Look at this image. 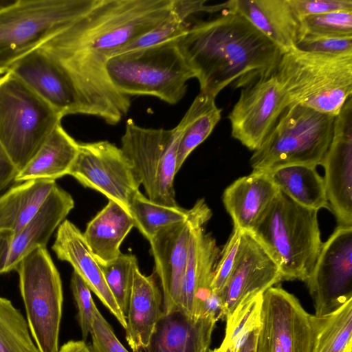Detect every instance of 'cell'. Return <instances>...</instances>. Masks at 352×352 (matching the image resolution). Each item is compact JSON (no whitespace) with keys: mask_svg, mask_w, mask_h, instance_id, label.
Listing matches in <instances>:
<instances>
[{"mask_svg":"<svg viewBox=\"0 0 352 352\" xmlns=\"http://www.w3.org/2000/svg\"><path fill=\"white\" fill-rule=\"evenodd\" d=\"M199 83L216 97L226 87H243L273 74L283 51L230 6L190 24L175 39Z\"/></svg>","mask_w":352,"mask_h":352,"instance_id":"6da1fadb","label":"cell"},{"mask_svg":"<svg viewBox=\"0 0 352 352\" xmlns=\"http://www.w3.org/2000/svg\"><path fill=\"white\" fill-rule=\"evenodd\" d=\"M63 117L83 114L115 125L130 108V97L118 92L106 74L92 68L68 71L40 47L8 71Z\"/></svg>","mask_w":352,"mask_h":352,"instance_id":"7a4b0ae2","label":"cell"},{"mask_svg":"<svg viewBox=\"0 0 352 352\" xmlns=\"http://www.w3.org/2000/svg\"><path fill=\"white\" fill-rule=\"evenodd\" d=\"M171 9L172 0H99L41 48L104 65L120 49L167 19Z\"/></svg>","mask_w":352,"mask_h":352,"instance_id":"3957f363","label":"cell"},{"mask_svg":"<svg viewBox=\"0 0 352 352\" xmlns=\"http://www.w3.org/2000/svg\"><path fill=\"white\" fill-rule=\"evenodd\" d=\"M318 212L280 191L250 232L278 265L283 280L308 279L322 245Z\"/></svg>","mask_w":352,"mask_h":352,"instance_id":"277c9868","label":"cell"},{"mask_svg":"<svg viewBox=\"0 0 352 352\" xmlns=\"http://www.w3.org/2000/svg\"><path fill=\"white\" fill-rule=\"evenodd\" d=\"M274 74L289 105L300 104L336 116L351 97L352 54L284 52Z\"/></svg>","mask_w":352,"mask_h":352,"instance_id":"5b68a950","label":"cell"},{"mask_svg":"<svg viewBox=\"0 0 352 352\" xmlns=\"http://www.w3.org/2000/svg\"><path fill=\"white\" fill-rule=\"evenodd\" d=\"M104 70L122 94L154 96L170 104L184 98L188 81L195 78L175 40L113 55Z\"/></svg>","mask_w":352,"mask_h":352,"instance_id":"8992f818","label":"cell"},{"mask_svg":"<svg viewBox=\"0 0 352 352\" xmlns=\"http://www.w3.org/2000/svg\"><path fill=\"white\" fill-rule=\"evenodd\" d=\"M99 0H7L0 8V76L92 9Z\"/></svg>","mask_w":352,"mask_h":352,"instance_id":"52a82bcc","label":"cell"},{"mask_svg":"<svg viewBox=\"0 0 352 352\" xmlns=\"http://www.w3.org/2000/svg\"><path fill=\"white\" fill-rule=\"evenodd\" d=\"M335 117L300 104L289 105L250 157L252 171L321 165L333 138Z\"/></svg>","mask_w":352,"mask_h":352,"instance_id":"ba28073f","label":"cell"},{"mask_svg":"<svg viewBox=\"0 0 352 352\" xmlns=\"http://www.w3.org/2000/svg\"><path fill=\"white\" fill-rule=\"evenodd\" d=\"M63 118L11 72L0 76V143L19 172Z\"/></svg>","mask_w":352,"mask_h":352,"instance_id":"9c48e42d","label":"cell"},{"mask_svg":"<svg viewBox=\"0 0 352 352\" xmlns=\"http://www.w3.org/2000/svg\"><path fill=\"white\" fill-rule=\"evenodd\" d=\"M15 270L27 322L39 352H58L63 288L46 247L38 248L23 258Z\"/></svg>","mask_w":352,"mask_h":352,"instance_id":"30bf717a","label":"cell"},{"mask_svg":"<svg viewBox=\"0 0 352 352\" xmlns=\"http://www.w3.org/2000/svg\"><path fill=\"white\" fill-rule=\"evenodd\" d=\"M182 129L142 127L129 119L121 138V149L133 166L146 197L169 206L175 201L174 179L177 172V150Z\"/></svg>","mask_w":352,"mask_h":352,"instance_id":"8fae6325","label":"cell"},{"mask_svg":"<svg viewBox=\"0 0 352 352\" xmlns=\"http://www.w3.org/2000/svg\"><path fill=\"white\" fill-rule=\"evenodd\" d=\"M68 175L126 210L141 185L121 148L107 140L78 142V153Z\"/></svg>","mask_w":352,"mask_h":352,"instance_id":"7c38bea8","label":"cell"},{"mask_svg":"<svg viewBox=\"0 0 352 352\" xmlns=\"http://www.w3.org/2000/svg\"><path fill=\"white\" fill-rule=\"evenodd\" d=\"M311 315L280 287L263 294L256 352H311Z\"/></svg>","mask_w":352,"mask_h":352,"instance_id":"4fadbf2b","label":"cell"},{"mask_svg":"<svg viewBox=\"0 0 352 352\" xmlns=\"http://www.w3.org/2000/svg\"><path fill=\"white\" fill-rule=\"evenodd\" d=\"M305 283L316 316L331 314L352 298V226H338L322 243Z\"/></svg>","mask_w":352,"mask_h":352,"instance_id":"5bb4252c","label":"cell"},{"mask_svg":"<svg viewBox=\"0 0 352 352\" xmlns=\"http://www.w3.org/2000/svg\"><path fill=\"white\" fill-rule=\"evenodd\" d=\"M288 106L274 73L258 78L241 88L237 102L228 113L232 136L254 151Z\"/></svg>","mask_w":352,"mask_h":352,"instance_id":"9a60e30c","label":"cell"},{"mask_svg":"<svg viewBox=\"0 0 352 352\" xmlns=\"http://www.w3.org/2000/svg\"><path fill=\"white\" fill-rule=\"evenodd\" d=\"M211 216L204 199H199L187 221L162 228L148 241L155 262L154 272L162 288L164 314L179 309L191 231L197 223L209 221Z\"/></svg>","mask_w":352,"mask_h":352,"instance_id":"2e32d148","label":"cell"},{"mask_svg":"<svg viewBox=\"0 0 352 352\" xmlns=\"http://www.w3.org/2000/svg\"><path fill=\"white\" fill-rule=\"evenodd\" d=\"M329 209L339 226H352V98L336 116L333 138L321 164Z\"/></svg>","mask_w":352,"mask_h":352,"instance_id":"e0dca14e","label":"cell"},{"mask_svg":"<svg viewBox=\"0 0 352 352\" xmlns=\"http://www.w3.org/2000/svg\"><path fill=\"white\" fill-rule=\"evenodd\" d=\"M208 221L197 223L191 231L182 285L179 309L192 318L213 311L219 300L212 291L211 283L220 250L215 239L204 229Z\"/></svg>","mask_w":352,"mask_h":352,"instance_id":"ac0fdd59","label":"cell"},{"mask_svg":"<svg viewBox=\"0 0 352 352\" xmlns=\"http://www.w3.org/2000/svg\"><path fill=\"white\" fill-rule=\"evenodd\" d=\"M282 280L278 265L265 249L251 233L242 232L234 267L219 295L222 318L246 296L263 293Z\"/></svg>","mask_w":352,"mask_h":352,"instance_id":"d6986e66","label":"cell"},{"mask_svg":"<svg viewBox=\"0 0 352 352\" xmlns=\"http://www.w3.org/2000/svg\"><path fill=\"white\" fill-rule=\"evenodd\" d=\"M74 207L72 195L56 185L34 217L14 233H0V275L15 270L19 262L52 234Z\"/></svg>","mask_w":352,"mask_h":352,"instance_id":"ffe728a7","label":"cell"},{"mask_svg":"<svg viewBox=\"0 0 352 352\" xmlns=\"http://www.w3.org/2000/svg\"><path fill=\"white\" fill-rule=\"evenodd\" d=\"M59 260L69 263L125 329L126 316L123 314L110 292L99 263L87 245L83 233L68 219L57 228L52 247Z\"/></svg>","mask_w":352,"mask_h":352,"instance_id":"44dd1931","label":"cell"},{"mask_svg":"<svg viewBox=\"0 0 352 352\" xmlns=\"http://www.w3.org/2000/svg\"><path fill=\"white\" fill-rule=\"evenodd\" d=\"M219 318L214 314L192 318L180 309L164 314L144 352H208Z\"/></svg>","mask_w":352,"mask_h":352,"instance_id":"7402d4cb","label":"cell"},{"mask_svg":"<svg viewBox=\"0 0 352 352\" xmlns=\"http://www.w3.org/2000/svg\"><path fill=\"white\" fill-rule=\"evenodd\" d=\"M279 192L267 173L252 171L236 179L223 194L234 227L251 232Z\"/></svg>","mask_w":352,"mask_h":352,"instance_id":"603a6c76","label":"cell"},{"mask_svg":"<svg viewBox=\"0 0 352 352\" xmlns=\"http://www.w3.org/2000/svg\"><path fill=\"white\" fill-rule=\"evenodd\" d=\"M157 280L155 272L146 276L138 264L135 266L125 329L126 342L134 352L148 345L163 314L162 294Z\"/></svg>","mask_w":352,"mask_h":352,"instance_id":"cb8c5ba5","label":"cell"},{"mask_svg":"<svg viewBox=\"0 0 352 352\" xmlns=\"http://www.w3.org/2000/svg\"><path fill=\"white\" fill-rule=\"evenodd\" d=\"M230 3L283 52L292 50L301 38L300 18L289 0H230Z\"/></svg>","mask_w":352,"mask_h":352,"instance_id":"d4e9b609","label":"cell"},{"mask_svg":"<svg viewBox=\"0 0 352 352\" xmlns=\"http://www.w3.org/2000/svg\"><path fill=\"white\" fill-rule=\"evenodd\" d=\"M133 227V220L128 210L109 200L87 223L83 236L98 262L104 264L122 253L120 245Z\"/></svg>","mask_w":352,"mask_h":352,"instance_id":"484cf974","label":"cell"},{"mask_svg":"<svg viewBox=\"0 0 352 352\" xmlns=\"http://www.w3.org/2000/svg\"><path fill=\"white\" fill-rule=\"evenodd\" d=\"M78 150V142L60 124L52 131L27 165L18 173L14 181H56L69 174Z\"/></svg>","mask_w":352,"mask_h":352,"instance_id":"4316f807","label":"cell"},{"mask_svg":"<svg viewBox=\"0 0 352 352\" xmlns=\"http://www.w3.org/2000/svg\"><path fill=\"white\" fill-rule=\"evenodd\" d=\"M19 183L0 196V233H14L25 227L57 185L44 179Z\"/></svg>","mask_w":352,"mask_h":352,"instance_id":"83f0119b","label":"cell"},{"mask_svg":"<svg viewBox=\"0 0 352 352\" xmlns=\"http://www.w3.org/2000/svg\"><path fill=\"white\" fill-rule=\"evenodd\" d=\"M267 173L279 190L296 204L317 211L329 209L324 178L315 167L289 165Z\"/></svg>","mask_w":352,"mask_h":352,"instance_id":"f1b7e54d","label":"cell"},{"mask_svg":"<svg viewBox=\"0 0 352 352\" xmlns=\"http://www.w3.org/2000/svg\"><path fill=\"white\" fill-rule=\"evenodd\" d=\"M216 97L199 92L178 123L182 129L177 150V172L190 154L211 134L221 118Z\"/></svg>","mask_w":352,"mask_h":352,"instance_id":"f546056e","label":"cell"},{"mask_svg":"<svg viewBox=\"0 0 352 352\" xmlns=\"http://www.w3.org/2000/svg\"><path fill=\"white\" fill-rule=\"evenodd\" d=\"M311 352H352V298L333 312L311 315Z\"/></svg>","mask_w":352,"mask_h":352,"instance_id":"4dcf8cb0","label":"cell"},{"mask_svg":"<svg viewBox=\"0 0 352 352\" xmlns=\"http://www.w3.org/2000/svg\"><path fill=\"white\" fill-rule=\"evenodd\" d=\"M128 210L135 227L149 241L162 228L187 221L192 208L185 209L179 206H169L157 204L140 190L131 199Z\"/></svg>","mask_w":352,"mask_h":352,"instance_id":"1f68e13d","label":"cell"},{"mask_svg":"<svg viewBox=\"0 0 352 352\" xmlns=\"http://www.w3.org/2000/svg\"><path fill=\"white\" fill-rule=\"evenodd\" d=\"M34 342L23 316L0 296V352H39Z\"/></svg>","mask_w":352,"mask_h":352,"instance_id":"d6a6232c","label":"cell"},{"mask_svg":"<svg viewBox=\"0 0 352 352\" xmlns=\"http://www.w3.org/2000/svg\"><path fill=\"white\" fill-rule=\"evenodd\" d=\"M263 294L246 296L226 318V333L221 344L230 346L235 352H239L240 346L249 333L258 329Z\"/></svg>","mask_w":352,"mask_h":352,"instance_id":"836d02e7","label":"cell"},{"mask_svg":"<svg viewBox=\"0 0 352 352\" xmlns=\"http://www.w3.org/2000/svg\"><path fill=\"white\" fill-rule=\"evenodd\" d=\"M99 264L110 292L126 316L133 285V270L138 264L136 256L121 253L116 258L107 263Z\"/></svg>","mask_w":352,"mask_h":352,"instance_id":"e575fe53","label":"cell"},{"mask_svg":"<svg viewBox=\"0 0 352 352\" xmlns=\"http://www.w3.org/2000/svg\"><path fill=\"white\" fill-rule=\"evenodd\" d=\"M301 37H352V10L300 18Z\"/></svg>","mask_w":352,"mask_h":352,"instance_id":"d590c367","label":"cell"},{"mask_svg":"<svg viewBox=\"0 0 352 352\" xmlns=\"http://www.w3.org/2000/svg\"><path fill=\"white\" fill-rule=\"evenodd\" d=\"M190 25L188 18L172 6L171 13L167 19L120 49L115 55L175 40L185 32Z\"/></svg>","mask_w":352,"mask_h":352,"instance_id":"8d00e7d4","label":"cell"},{"mask_svg":"<svg viewBox=\"0 0 352 352\" xmlns=\"http://www.w3.org/2000/svg\"><path fill=\"white\" fill-rule=\"evenodd\" d=\"M293 49L331 56L349 55L352 54V37L305 36Z\"/></svg>","mask_w":352,"mask_h":352,"instance_id":"74e56055","label":"cell"},{"mask_svg":"<svg viewBox=\"0 0 352 352\" xmlns=\"http://www.w3.org/2000/svg\"><path fill=\"white\" fill-rule=\"evenodd\" d=\"M241 235L242 231L234 227L230 238L220 252L211 283L212 292L218 296L226 285L234 267Z\"/></svg>","mask_w":352,"mask_h":352,"instance_id":"f35d334b","label":"cell"},{"mask_svg":"<svg viewBox=\"0 0 352 352\" xmlns=\"http://www.w3.org/2000/svg\"><path fill=\"white\" fill-rule=\"evenodd\" d=\"M71 289L78 308V320L82 338L86 340L91 332L94 312L97 308L91 290L74 272L71 278Z\"/></svg>","mask_w":352,"mask_h":352,"instance_id":"ab89813d","label":"cell"},{"mask_svg":"<svg viewBox=\"0 0 352 352\" xmlns=\"http://www.w3.org/2000/svg\"><path fill=\"white\" fill-rule=\"evenodd\" d=\"M90 334L94 352H129L117 338L112 327L98 308L94 312ZM135 352H141V351Z\"/></svg>","mask_w":352,"mask_h":352,"instance_id":"60d3db41","label":"cell"},{"mask_svg":"<svg viewBox=\"0 0 352 352\" xmlns=\"http://www.w3.org/2000/svg\"><path fill=\"white\" fill-rule=\"evenodd\" d=\"M289 2L300 18L352 10L351 0H289Z\"/></svg>","mask_w":352,"mask_h":352,"instance_id":"b9f144b4","label":"cell"},{"mask_svg":"<svg viewBox=\"0 0 352 352\" xmlns=\"http://www.w3.org/2000/svg\"><path fill=\"white\" fill-rule=\"evenodd\" d=\"M19 171L0 143V183L9 184L14 181Z\"/></svg>","mask_w":352,"mask_h":352,"instance_id":"7bdbcfd3","label":"cell"},{"mask_svg":"<svg viewBox=\"0 0 352 352\" xmlns=\"http://www.w3.org/2000/svg\"><path fill=\"white\" fill-rule=\"evenodd\" d=\"M58 352H92L84 341L71 340L64 344Z\"/></svg>","mask_w":352,"mask_h":352,"instance_id":"ee69618b","label":"cell"},{"mask_svg":"<svg viewBox=\"0 0 352 352\" xmlns=\"http://www.w3.org/2000/svg\"><path fill=\"white\" fill-rule=\"evenodd\" d=\"M258 331V329L249 333L243 343L240 346L239 352H256Z\"/></svg>","mask_w":352,"mask_h":352,"instance_id":"f6af8a7d","label":"cell"},{"mask_svg":"<svg viewBox=\"0 0 352 352\" xmlns=\"http://www.w3.org/2000/svg\"><path fill=\"white\" fill-rule=\"evenodd\" d=\"M208 352H235L232 348L228 346L221 344L218 348L212 350H209Z\"/></svg>","mask_w":352,"mask_h":352,"instance_id":"bcb514c9","label":"cell"},{"mask_svg":"<svg viewBox=\"0 0 352 352\" xmlns=\"http://www.w3.org/2000/svg\"><path fill=\"white\" fill-rule=\"evenodd\" d=\"M8 184L6 183H0V192L4 189Z\"/></svg>","mask_w":352,"mask_h":352,"instance_id":"7dc6e473","label":"cell"}]
</instances>
